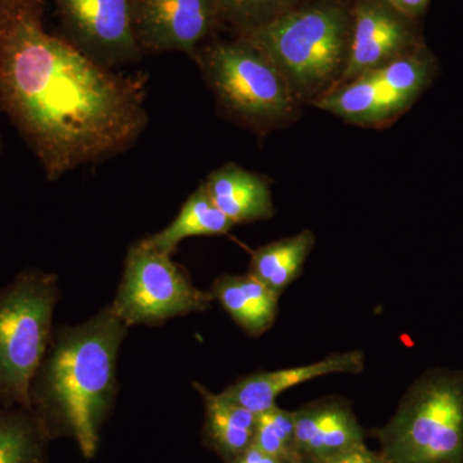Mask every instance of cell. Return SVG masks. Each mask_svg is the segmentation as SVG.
<instances>
[{
  "label": "cell",
  "mask_w": 463,
  "mask_h": 463,
  "mask_svg": "<svg viewBox=\"0 0 463 463\" xmlns=\"http://www.w3.org/2000/svg\"><path fill=\"white\" fill-rule=\"evenodd\" d=\"M45 0H0V109L48 181L125 154L148 125L146 79L48 33Z\"/></svg>",
  "instance_id": "1"
},
{
  "label": "cell",
  "mask_w": 463,
  "mask_h": 463,
  "mask_svg": "<svg viewBox=\"0 0 463 463\" xmlns=\"http://www.w3.org/2000/svg\"><path fill=\"white\" fill-rule=\"evenodd\" d=\"M128 326L111 307L80 326L57 328L33 377L30 401L50 437L69 432L87 458L116 394V364Z\"/></svg>",
  "instance_id": "2"
},
{
  "label": "cell",
  "mask_w": 463,
  "mask_h": 463,
  "mask_svg": "<svg viewBox=\"0 0 463 463\" xmlns=\"http://www.w3.org/2000/svg\"><path fill=\"white\" fill-rule=\"evenodd\" d=\"M352 26V5L343 0H304L237 38L254 45L276 66L298 105H313L341 83Z\"/></svg>",
  "instance_id": "3"
},
{
  "label": "cell",
  "mask_w": 463,
  "mask_h": 463,
  "mask_svg": "<svg viewBox=\"0 0 463 463\" xmlns=\"http://www.w3.org/2000/svg\"><path fill=\"white\" fill-rule=\"evenodd\" d=\"M207 87L219 109L234 123L257 134H267L288 124L298 103L276 66L250 43L203 44L194 52Z\"/></svg>",
  "instance_id": "4"
},
{
  "label": "cell",
  "mask_w": 463,
  "mask_h": 463,
  "mask_svg": "<svg viewBox=\"0 0 463 463\" xmlns=\"http://www.w3.org/2000/svg\"><path fill=\"white\" fill-rule=\"evenodd\" d=\"M380 437L388 463H463L462 371L414 381Z\"/></svg>",
  "instance_id": "5"
},
{
  "label": "cell",
  "mask_w": 463,
  "mask_h": 463,
  "mask_svg": "<svg viewBox=\"0 0 463 463\" xmlns=\"http://www.w3.org/2000/svg\"><path fill=\"white\" fill-rule=\"evenodd\" d=\"M60 298L54 274L27 268L0 288V408H29Z\"/></svg>",
  "instance_id": "6"
},
{
  "label": "cell",
  "mask_w": 463,
  "mask_h": 463,
  "mask_svg": "<svg viewBox=\"0 0 463 463\" xmlns=\"http://www.w3.org/2000/svg\"><path fill=\"white\" fill-rule=\"evenodd\" d=\"M213 300L212 292L197 288L172 255L143 239L128 251L123 279L111 307L128 327L157 326L176 317L205 312Z\"/></svg>",
  "instance_id": "7"
},
{
  "label": "cell",
  "mask_w": 463,
  "mask_h": 463,
  "mask_svg": "<svg viewBox=\"0 0 463 463\" xmlns=\"http://www.w3.org/2000/svg\"><path fill=\"white\" fill-rule=\"evenodd\" d=\"M133 26L142 52L194 56L222 23L216 0H132Z\"/></svg>",
  "instance_id": "8"
},
{
  "label": "cell",
  "mask_w": 463,
  "mask_h": 463,
  "mask_svg": "<svg viewBox=\"0 0 463 463\" xmlns=\"http://www.w3.org/2000/svg\"><path fill=\"white\" fill-rule=\"evenodd\" d=\"M352 18L349 61L340 84L420 50L413 18L389 0H354Z\"/></svg>",
  "instance_id": "9"
},
{
  "label": "cell",
  "mask_w": 463,
  "mask_h": 463,
  "mask_svg": "<svg viewBox=\"0 0 463 463\" xmlns=\"http://www.w3.org/2000/svg\"><path fill=\"white\" fill-rule=\"evenodd\" d=\"M79 48L111 67L142 56L133 26L132 0H54Z\"/></svg>",
  "instance_id": "10"
},
{
  "label": "cell",
  "mask_w": 463,
  "mask_h": 463,
  "mask_svg": "<svg viewBox=\"0 0 463 463\" xmlns=\"http://www.w3.org/2000/svg\"><path fill=\"white\" fill-rule=\"evenodd\" d=\"M364 355L361 350L334 353L316 364L298 365L286 370L255 373L228 386L221 394L228 401L259 414L276 404L286 390L335 373H361Z\"/></svg>",
  "instance_id": "11"
},
{
  "label": "cell",
  "mask_w": 463,
  "mask_h": 463,
  "mask_svg": "<svg viewBox=\"0 0 463 463\" xmlns=\"http://www.w3.org/2000/svg\"><path fill=\"white\" fill-rule=\"evenodd\" d=\"M364 441V431L349 404L340 399L317 402L295 412V448L300 458L335 455Z\"/></svg>",
  "instance_id": "12"
},
{
  "label": "cell",
  "mask_w": 463,
  "mask_h": 463,
  "mask_svg": "<svg viewBox=\"0 0 463 463\" xmlns=\"http://www.w3.org/2000/svg\"><path fill=\"white\" fill-rule=\"evenodd\" d=\"M412 103L390 90L370 71L340 84L313 106L331 112L349 124L383 127L392 123Z\"/></svg>",
  "instance_id": "13"
},
{
  "label": "cell",
  "mask_w": 463,
  "mask_h": 463,
  "mask_svg": "<svg viewBox=\"0 0 463 463\" xmlns=\"http://www.w3.org/2000/svg\"><path fill=\"white\" fill-rule=\"evenodd\" d=\"M203 184L213 203L234 225L268 221L274 215L270 183L239 164L218 167Z\"/></svg>",
  "instance_id": "14"
},
{
  "label": "cell",
  "mask_w": 463,
  "mask_h": 463,
  "mask_svg": "<svg viewBox=\"0 0 463 463\" xmlns=\"http://www.w3.org/2000/svg\"><path fill=\"white\" fill-rule=\"evenodd\" d=\"M212 295L250 336L269 330L279 315V295L250 273L218 277Z\"/></svg>",
  "instance_id": "15"
},
{
  "label": "cell",
  "mask_w": 463,
  "mask_h": 463,
  "mask_svg": "<svg viewBox=\"0 0 463 463\" xmlns=\"http://www.w3.org/2000/svg\"><path fill=\"white\" fill-rule=\"evenodd\" d=\"M194 388L203 395L205 404L203 435L219 455L233 461L252 444L258 414L228 401L223 395L214 394L200 383Z\"/></svg>",
  "instance_id": "16"
},
{
  "label": "cell",
  "mask_w": 463,
  "mask_h": 463,
  "mask_svg": "<svg viewBox=\"0 0 463 463\" xmlns=\"http://www.w3.org/2000/svg\"><path fill=\"white\" fill-rule=\"evenodd\" d=\"M315 246L316 234L310 230L274 241L252 252L249 273L279 297L300 276Z\"/></svg>",
  "instance_id": "17"
},
{
  "label": "cell",
  "mask_w": 463,
  "mask_h": 463,
  "mask_svg": "<svg viewBox=\"0 0 463 463\" xmlns=\"http://www.w3.org/2000/svg\"><path fill=\"white\" fill-rule=\"evenodd\" d=\"M233 227V222L216 207L205 185L201 184L183 203L178 216L165 230L145 240L155 249L172 255L182 241L190 237L223 236Z\"/></svg>",
  "instance_id": "18"
},
{
  "label": "cell",
  "mask_w": 463,
  "mask_h": 463,
  "mask_svg": "<svg viewBox=\"0 0 463 463\" xmlns=\"http://www.w3.org/2000/svg\"><path fill=\"white\" fill-rule=\"evenodd\" d=\"M50 438L29 408H0V463H48Z\"/></svg>",
  "instance_id": "19"
},
{
  "label": "cell",
  "mask_w": 463,
  "mask_h": 463,
  "mask_svg": "<svg viewBox=\"0 0 463 463\" xmlns=\"http://www.w3.org/2000/svg\"><path fill=\"white\" fill-rule=\"evenodd\" d=\"M252 446L285 463L300 459L295 448V412L274 404L259 413Z\"/></svg>",
  "instance_id": "20"
},
{
  "label": "cell",
  "mask_w": 463,
  "mask_h": 463,
  "mask_svg": "<svg viewBox=\"0 0 463 463\" xmlns=\"http://www.w3.org/2000/svg\"><path fill=\"white\" fill-rule=\"evenodd\" d=\"M304 0H216L222 23L237 33L250 32L276 20Z\"/></svg>",
  "instance_id": "21"
},
{
  "label": "cell",
  "mask_w": 463,
  "mask_h": 463,
  "mask_svg": "<svg viewBox=\"0 0 463 463\" xmlns=\"http://www.w3.org/2000/svg\"><path fill=\"white\" fill-rule=\"evenodd\" d=\"M430 63L419 50L373 72L390 90L413 102L430 79Z\"/></svg>",
  "instance_id": "22"
},
{
  "label": "cell",
  "mask_w": 463,
  "mask_h": 463,
  "mask_svg": "<svg viewBox=\"0 0 463 463\" xmlns=\"http://www.w3.org/2000/svg\"><path fill=\"white\" fill-rule=\"evenodd\" d=\"M312 461V459H310ZM315 463H388L381 455H376L373 450L368 449L362 443H356L354 446L346 448L335 455L325 457V458L316 459Z\"/></svg>",
  "instance_id": "23"
},
{
  "label": "cell",
  "mask_w": 463,
  "mask_h": 463,
  "mask_svg": "<svg viewBox=\"0 0 463 463\" xmlns=\"http://www.w3.org/2000/svg\"><path fill=\"white\" fill-rule=\"evenodd\" d=\"M230 463H285L276 457L268 455L263 450L259 449L258 447L250 446L245 452L241 453L239 457L231 461Z\"/></svg>",
  "instance_id": "24"
},
{
  "label": "cell",
  "mask_w": 463,
  "mask_h": 463,
  "mask_svg": "<svg viewBox=\"0 0 463 463\" xmlns=\"http://www.w3.org/2000/svg\"><path fill=\"white\" fill-rule=\"evenodd\" d=\"M389 2L408 17L414 18L425 11L430 0H389Z\"/></svg>",
  "instance_id": "25"
},
{
  "label": "cell",
  "mask_w": 463,
  "mask_h": 463,
  "mask_svg": "<svg viewBox=\"0 0 463 463\" xmlns=\"http://www.w3.org/2000/svg\"><path fill=\"white\" fill-rule=\"evenodd\" d=\"M292 463H315V462L310 461V459L300 458V459H298V461H295V462H292Z\"/></svg>",
  "instance_id": "26"
},
{
  "label": "cell",
  "mask_w": 463,
  "mask_h": 463,
  "mask_svg": "<svg viewBox=\"0 0 463 463\" xmlns=\"http://www.w3.org/2000/svg\"><path fill=\"white\" fill-rule=\"evenodd\" d=\"M0 155H2V137H0Z\"/></svg>",
  "instance_id": "27"
}]
</instances>
